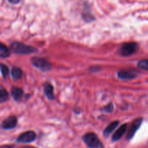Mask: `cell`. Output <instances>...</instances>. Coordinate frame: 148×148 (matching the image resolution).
I'll list each match as a JSON object with an SVG mask.
<instances>
[{
  "label": "cell",
  "mask_w": 148,
  "mask_h": 148,
  "mask_svg": "<svg viewBox=\"0 0 148 148\" xmlns=\"http://www.w3.org/2000/svg\"><path fill=\"white\" fill-rule=\"evenodd\" d=\"M11 93L13 98L15 101H20L23 95V91L20 88H17V87H14V88H12Z\"/></svg>",
  "instance_id": "11"
},
{
  "label": "cell",
  "mask_w": 148,
  "mask_h": 148,
  "mask_svg": "<svg viewBox=\"0 0 148 148\" xmlns=\"http://www.w3.org/2000/svg\"><path fill=\"white\" fill-rule=\"evenodd\" d=\"M36 138V134L33 131H28L20 134L17 138L18 143H27L34 141Z\"/></svg>",
  "instance_id": "5"
},
{
  "label": "cell",
  "mask_w": 148,
  "mask_h": 148,
  "mask_svg": "<svg viewBox=\"0 0 148 148\" xmlns=\"http://www.w3.org/2000/svg\"><path fill=\"white\" fill-rule=\"evenodd\" d=\"M0 70H1V75H2L3 77L4 78H6L9 75L10 71H9L8 67H7L5 64H0Z\"/></svg>",
  "instance_id": "16"
},
{
  "label": "cell",
  "mask_w": 148,
  "mask_h": 148,
  "mask_svg": "<svg viewBox=\"0 0 148 148\" xmlns=\"http://www.w3.org/2000/svg\"><path fill=\"white\" fill-rule=\"evenodd\" d=\"M119 121H113V122H111V124H110L105 129V130H104L103 132L104 136H105V137H107V136L109 135V134H111V133L116 128L117 126L119 125Z\"/></svg>",
  "instance_id": "12"
},
{
  "label": "cell",
  "mask_w": 148,
  "mask_h": 148,
  "mask_svg": "<svg viewBox=\"0 0 148 148\" xmlns=\"http://www.w3.org/2000/svg\"><path fill=\"white\" fill-rule=\"evenodd\" d=\"M137 77L135 72L131 70H123L118 72V77L121 79H131Z\"/></svg>",
  "instance_id": "8"
},
{
  "label": "cell",
  "mask_w": 148,
  "mask_h": 148,
  "mask_svg": "<svg viewBox=\"0 0 148 148\" xmlns=\"http://www.w3.org/2000/svg\"><path fill=\"white\" fill-rule=\"evenodd\" d=\"M44 94L49 99H53L54 94H53V88L51 84L46 83L44 85Z\"/></svg>",
  "instance_id": "10"
},
{
  "label": "cell",
  "mask_w": 148,
  "mask_h": 148,
  "mask_svg": "<svg viewBox=\"0 0 148 148\" xmlns=\"http://www.w3.org/2000/svg\"><path fill=\"white\" fill-rule=\"evenodd\" d=\"M83 141L90 148H102L103 145L97 135L94 133H88L83 136Z\"/></svg>",
  "instance_id": "2"
},
{
  "label": "cell",
  "mask_w": 148,
  "mask_h": 148,
  "mask_svg": "<svg viewBox=\"0 0 148 148\" xmlns=\"http://www.w3.org/2000/svg\"><path fill=\"white\" fill-rule=\"evenodd\" d=\"M142 121H143V119H137L134 120V121L132 124L131 127H130V130L128 132V134H127V140H131L134 135L135 134L136 132L138 130V129L140 128V125L142 124Z\"/></svg>",
  "instance_id": "6"
},
{
  "label": "cell",
  "mask_w": 148,
  "mask_h": 148,
  "mask_svg": "<svg viewBox=\"0 0 148 148\" xmlns=\"http://www.w3.org/2000/svg\"><path fill=\"white\" fill-rule=\"evenodd\" d=\"M23 75V71L18 67H14L12 70V76L14 79H18Z\"/></svg>",
  "instance_id": "14"
},
{
  "label": "cell",
  "mask_w": 148,
  "mask_h": 148,
  "mask_svg": "<svg viewBox=\"0 0 148 148\" xmlns=\"http://www.w3.org/2000/svg\"><path fill=\"white\" fill-rule=\"evenodd\" d=\"M10 55V50L7 46L0 43V58H7Z\"/></svg>",
  "instance_id": "13"
},
{
  "label": "cell",
  "mask_w": 148,
  "mask_h": 148,
  "mask_svg": "<svg viewBox=\"0 0 148 148\" xmlns=\"http://www.w3.org/2000/svg\"><path fill=\"white\" fill-rule=\"evenodd\" d=\"M113 110H114V106L112 103H109L103 108V111L107 113L111 112V111H113Z\"/></svg>",
  "instance_id": "19"
},
{
  "label": "cell",
  "mask_w": 148,
  "mask_h": 148,
  "mask_svg": "<svg viewBox=\"0 0 148 148\" xmlns=\"http://www.w3.org/2000/svg\"><path fill=\"white\" fill-rule=\"evenodd\" d=\"M83 18L85 21L87 22H90L92 21V20H94V17L92 14H90L89 11L87 10V6H85V12L83 13Z\"/></svg>",
  "instance_id": "17"
},
{
  "label": "cell",
  "mask_w": 148,
  "mask_h": 148,
  "mask_svg": "<svg viewBox=\"0 0 148 148\" xmlns=\"http://www.w3.org/2000/svg\"><path fill=\"white\" fill-rule=\"evenodd\" d=\"M32 64L34 65L38 69H40L43 72H47L51 69V65L49 63L48 61L46 59H43V58H38V57H34L32 59Z\"/></svg>",
  "instance_id": "4"
},
{
  "label": "cell",
  "mask_w": 148,
  "mask_h": 148,
  "mask_svg": "<svg viewBox=\"0 0 148 148\" xmlns=\"http://www.w3.org/2000/svg\"><path fill=\"white\" fill-rule=\"evenodd\" d=\"M138 67L144 70H148V59L140 61L138 63Z\"/></svg>",
  "instance_id": "18"
},
{
  "label": "cell",
  "mask_w": 148,
  "mask_h": 148,
  "mask_svg": "<svg viewBox=\"0 0 148 148\" xmlns=\"http://www.w3.org/2000/svg\"><path fill=\"white\" fill-rule=\"evenodd\" d=\"M9 99V94L5 89L0 87V103H4Z\"/></svg>",
  "instance_id": "15"
},
{
  "label": "cell",
  "mask_w": 148,
  "mask_h": 148,
  "mask_svg": "<svg viewBox=\"0 0 148 148\" xmlns=\"http://www.w3.org/2000/svg\"><path fill=\"white\" fill-rule=\"evenodd\" d=\"M10 48H11L12 51L14 53H20V54H27V53H31L33 52H36V49H35L33 46H27V45L24 44L20 42H13L11 45H10Z\"/></svg>",
  "instance_id": "1"
},
{
  "label": "cell",
  "mask_w": 148,
  "mask_h": 148,
  "mask_svg": "<svg viewBox=\"0 0 148 148\" xmlns=\"http://www.w3.org/2000/svg\"><path fill=\"white\" fill-rule=\"evenodd\" d=\"M11 4H18L19 2L20 1V0H8Z\"/></svg>",
  "instance_id": "20"
},
{
  "label": "cell",
  "mask_w": 148,
  "mask_h": 148,
  "mask_svg": "<svg viewBox=\"0 0 148 148\" xmlns=\"http://www.w3.org/2000/svg\"><path fill=\"white\" fill-rule=\"evenodd\" d=\"M17 123V120L15 116H10L1 123V127L4 130H11L16 127Z\"/></svg>",
  "instance_id": "7"
},
{
  "label": "cell",
  "mask_w": 148,
  "mask_h": 148,
  "mask_svg": "<svg viewBox=\"0 0 148 148\" xmlns=\"http://www.w3.org/2000/svg\"><path fill=\"white\" fill-rule=\"evenodd\" d=\"M127 124H123L122 126H121V127L116 130V132L114 133V135H113L112 137L113 141H118L119 140H120V139L122 137V136L124 134V133L126 132V131H127Z\"/></svg>",
  "instance_id": "9"
},
{
  "label": "cell",
  "mask_w": 148,
  "mask_h": 148,
  "mask_svg": "<svg viewBox=\"0 0 148 148\" xmlns=\"http://www.w3.org/2000/svg\"><path fill=\"white\" fill-rule=\"evenodd\" d=\"M137 49H138V44L137 43L130 42V43H126L123 44L120 48L119 52L121 56H128L135 53Z\"/></svg>",
  "instance_id": "3"
}]
</instances>
